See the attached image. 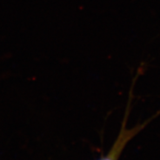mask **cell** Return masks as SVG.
I'll return each mask as SVG.
<instances>
[{
	"label": "cell",
	"instance_id": "obj_1",
	"mask_svg": "<svg viewBox=\"0 0 160 160\" xmlns=\"http://www.w3.org/2000/svg\"><path fill=\"white\" fill-rule=\"evenodd\" d=\"M134 78L133 80V84H132L131 89H130L129 92V97L128 100L127 106H126V109L125 114H124V117L122 119V122L121 128H120L119 132L118 133L117 138H116L114 142H113V145L111 146V149L109 150L108 153L107 155L105 156L104 157H102L101 159L99 160H118L121 155L122 152L125 149L126 145L128 143L133 139L136 136H137L142 130H144L151 122L153 121L156 118L159 117L160 115V109L157 112L150 117L147 120L142 123L137 124V125L133 126L131 128H128L127 122L128 120V117L131 113V104L132 101H133V86L135 85V80L137 78Z\"/></svg>",
	"mask_w": 160,
	"mask_h": 160
}]
</instances>
